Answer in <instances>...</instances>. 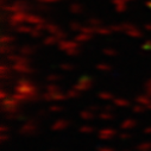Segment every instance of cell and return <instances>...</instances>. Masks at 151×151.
I'll list each match as a JSON object with an SVG mask.
<instances>
[{"label": "cell", "mask_w": 151, "mask_h": 151, "mask_svg": "<svg viewBox=\"0 0 151 151\" xmlns=\"http://www.w3.org/2000/svg\"><path fill=\"white\" fill-rule=\"evenodd\" d=\"M80 54V48H75V49H70L68 51H65V55L67 56H70V57H75Z\"/></svg>", "instance_id": "obj_42"}, {"label": "cell", "mask_w": 151, "mask_h": 151, "mask_svg": "<svg viewBox=\"0 0 151 151\" xmlns=\"http://www.w3.org/2000/svg\"><path fill=\"white\" fill-rule=\"evenodd\" d=\"M114 9H116V11L118 13H123V12H125L127 10V5L126 4H119V5H116Z\"/></svg>", "instance_id": "obj_43"}, {"label": "cell", "mask_w": 151, "mask_h": 151, "mask_svg": "<svg viewBox=\"0 0 151 151\" xmlns=\"http://www.w3.org/2000/svg\"><path fill=\"white\" fill-rule=\"evenodd\" d=\"M92 35H87V33H85V32H80V33H78L76 36L74 37V40L76 41L78 43H86V42H89L91 40H92Z\"/></svg>", "instance_id": "obj_18"}, {"label": "cell", "mask_w": 151, "mask_h": 151, "mask_svg": "<svg viewBox=\"0 0 151 151\" xmlns=\"http://www.w3.org/2000/svg\"><path fill=\"white\" fill-rule=\"evenodd\" d=\"M111 29L113 30V32H123V26H122V23H120V24H114V25H111Z\"/></svg>", "instance_id": "obj_45"}, {"label": "cell", "mask_w": 151, "mask_h": 151, "mask_svg": "<svg viewBox=\"0 0 151 151\" xmlns=\"http://www.w3.org/2000/svg\"><path fill=\"white\" fill-rule=\"evenodd\" d=\"M75 48H80V43H78L75 40H61L57 44V49L61 51H68L70 49H75Z\"/></svg>", "instance_id": "obj_7"}, {"label": "cell", "mask_w": 151, "mask_h": 151, "mask_svg": "<svg viewBox=\"0 0 151 151\" xmlns=\"http://www.w3.org/2000/svg\"><path fill=\"white\" fill-rule=\"evenodd\" d=\"M113 32V30L111 29V26H98L96 27V35H100V36H108Z\"/></svg>", "instance_id": "obj_26"}, {"label": "cell", "mask_w": 151, "mask_h": 151, "mask_svg": "<svg viewBox=\"0 0 151 151\" xmlns=\"http://www.w3.org/2000/svg\"><path fill=\"white\" fill-rule=\"evenodd\" d=\"M25 24H29L31 26H35V25H41V24H45V19L38 14L36 13H31V12H27L26 13V18H25Z\"/></svg>", "instance_id": "obj_9"}, {"label": "cell", "mask_w": 151, "mask_h": 151, "mask_svg": "<svg viewBox=\"0 0 151 151\" xmlns=\"http://www.w3.org/2000/svg\"><path fill=\"white\" fill-rule=\"evenodd\" d=\"M32 6L30 5L29 1H25V0H16L12 4H1V10L6 11V12H29V10H31Z\"/></svg>", "instance_id": "obj_2"}, {"label": "cell", "mask_w": 151, "mask_h": 151, "mask_svg": "<svg viewBox=\"0 0 151 151\" xmlns=\"http://www.w3.org/2000/svg\"><path fill=\"white\" fill-rule=\"evenodd\" d=\"M137 126V122L133 118H126L120 123V127L123 130H131Z\"/></svg>", "instance_id": "obj_14"}, {"label": "cell", "mask_w": 151, "mask_h": 151, "mask_svg": "<svg viewBox=\"0 0 151 151\" xmlns=\"http://www.w3.org/2000/svg\"><path fill=\"white\" fill-rule=\"evenodd\" d=\"M14 41H16V38L13 36H10V35H3L1 38H0L1 44H13Z\"/></svg>", "instance_id": "obj_29"}, {"label": "cell", "mask_w": 151, "mask_h": 151, "mask_svg": "<svg viewBox=\"0 0 151 151\" xmlns=\"http://www.w3.org/2000/svg\"><path fill=\"white\" fill-rule=\"evenodd\" d=\"M129 37H132V38H136V40H138V38H142L143 37V31L142 30H139L138 27H132L131 30H129V31H126L125 32Z\"/></svg>", "instance_id": "obj_21"}, {"label": "cell", "mask_w": 151, "mask_h": 151, "mask_svg": "<svg viewBox=\"0 0 151 151\" xmlns=\"http://www.w3.org/2000/svg\"><path fill=\"white\" fill-rule=\"evenodd\" d=\"M61 86L58 85H55V83H50V85H47L45 86V92H49V93H56V92H61Z\"/></svg>", "instance_id": "obj_32"}, {"label": "cell", "mask_w": 151, "mask_h": 151, "mask_svg": "<svg viewBox=\"0 0 151 151\" xmlns=\"http://www.w3.org/2000/svg\"><path fill=\"white\" fill-rule=\"evenodd\" d=\"M146 6L151 10V0H149V1H146Z\"/></svg>", "instance_id": "obj_57"}, {"label": "cell", "mask_w": 151, "mask_h": 151, "mask_svg": "<svg viewBox=\"0 0 151 151\" xmlns=\"http://www.w3.org/2000/svg\"><path fill=\"white\" fill-rule=\"evenodd\" d=\"M96 151H114V149L111 146H107V145H101V146L96 147Z\"/></svg>", "instance_id": "obj_47"}, {"label": "cell", "mask_w": 151, "mask_h": 151, "mask_svg": "<svg viewBox=\"0 0 151 151\" xmlns=\"http://www.w3.org/2000/svg\"><path fill=\"white\" fill-rule=\"evenodd\" d=\"M69 125H70V122H69V120L61 118V119H57L56 122L52 123L51 130H52V131H63V130H65L67 127H69Z\"/></svg>", "instance_id": "obj_11"}, {"label": "cell", "mask_w": 151, "mask_h": 151, "mask_svg": "<svg viewBox=\"0 0 151 151\" xmlns=\"http://www.w3.org/2000/svg\"><path fill=\"white\" fill-rule=\"evenodd\" d=\"M80 32H85V33H87V35H95L96 33V27H94V26H92V25H87V26H82V29H81V31Z\"/></svg>", "instance_id": "obj_34"}, {"label": "cell", "mask_w": 151, "mask_h": 151, "mask_svg": "<svg viewBox=\"0 0 151 151\" xmlns=\"http://www.w3.org/2000/svg\"><path fill=\"white\" fill-rule=\"evenodd\" d=\"M82 26L83 25H81L79 22H71L70 24H69V29L71 30V31H81V29H82Z\"/></svg>", "instance_id": "obj_38"}, {"label": "cell", "mask_w": 151, "mask_h": 151, "mask_svg": "<svg viewBox=\"0 0 151 151\" xmlns=\"http://www.w3.org/2000/svg\"><path fill=\"white\" fill-rule=\"evenodd\" d=\"M145 106H143V105H140V104H136L133 107H132V112L133 113H136V114H142V113H144L145 112Z\"/></svg>", "instance_id": "obj_37"}, {"label": "cell", "mask_w": 151, "mask_h": 151, "mask_svg": "<svg viewBox=\"0 0 151 151\" xmlns=\"http://www.w3.org/2000/svg\"><path fill=\"white\" fill-rule=\"evenodd\" d=\"M144 30H146V31L151 32V23H146V24L144 25Z\"/></svg>", "instance_id": "obj_55"}, {"label": "cell", "mask_w": 151, "mask_h": 151, "mask_svg": "<svg viewBox=\"0 0 151 151\" xmlns=\"http://www.w3.org/2000/svg\"><path fill=\"white\" fill-rule=\"evenodd\" d=\"M94 85V80L91 78V76H81L78 81V83L74 85V88H76L78 91H80L81 93L82 92H86L88 89H91Z\"/></svg>", "instance_id": "obj_4"}, {"label": "cell", "mask_w": 151, "mask_h": 151, "mask_svg": "<svg viewBox=\"0 0 151 151\" xmlns=\"http://www.w3.org/2000/svg\"><path fill=\"white\" fill-rule=\"evenodd\" d=\"M45 80L50 83H54V82H57V81H61L62 80V76L61 75H57V74H50L45 78Z\"/></svg>", "instance_id": "obj_35"}, {"label": "cell", "mask_w": 151, "mask_h": 151, "mask_svg": "<svg viewBox=\"0 0 151 151\" xmlns=\"http://www.w3.org/2000/svg\"><path fill=\"white\" fill-rule=\"evenodd\" d=\"M125 3H130V1H132V0H124Z\"/></svg>", "instance_id": "obj_58"}, {"label": "cell", "mask_w": 151, "mask_h": 151, "mask_svg": "<svg viewBox=\"0 0 151 151\" xmlns=\"http://www.w3.org/2000/svg\"><path fill=\"white\" fill-rule=\"evenodd\" d=\"M45 31V24H41V25H35L32 26V31L30 33V36L32 38H40L43 36V32Z\"/></svg>", "instance_id": "obj_12"}, {"label": "cell", "mask_w": 151, "mask_h": 151, "mask_svg": "<svg viewBox=\"0 0 151 151\" xmlns=\"http://www.w3.org/2000/svg\"><path fill=\"white\" fill-rule=\"evenodd\" d=\"M113 106H116V107H129L130 101L124 99V98H114L113 99Z\"/></svg>", "instance_id": "obj_25"}, {"label": "cell", "mask_w": 151, "mask_h": 151, "mask_svg": "<svg viewBox=\"0 0 151 151\" xmlns=\"http://www.w3.org/2000/svg\"><path fill=\"white\" fill-rule=\"evenodd\" d=\"M95 68L99 70V71H105V73H108L112 70V65L107 64V63H98L95 65Z\"/></svg>", "instance_id": "obj_33"}, {"label": "cell", "mask_w": 151, "mask_h": 151, "mask_svg": "<svg viewBox=\"0 0 151 151\" xmlns=\"http://www.w3.org/2000/svg\"><path fill=\"white\" fill-rule=\"evenodd\" d=\"M13 30L16 31V32H18V33H23V35H30L31 33V31H32V26L31 25H29V24H20V25H18V26H16V27H13Z\"/></svg>", "instance_id": "obj_15"}, {"label": "cell", "mask_w": 151, "mask_h": 151, "mask_svg": "<svg viewBox=\"0 0 151 151\" xmlns=\"http://www.w3.org/2000/svg\"><path fill=\"white\" fill-rule=\"evenodd\" d=\"M12 71H13V70H12V67H11V65L1 64V67H0V75H1V79H3V80L10 79Z\"/></svg>", "instance_id": "obj_16"}, {"label": "cell", "mask_w": 151, "mask_h": 151, "mask_svg": "<svg viewBox=\"0 0 151 151\" xmlns=\"http://www.w3.org/2000/svg\"><path fill=\"white\" fill-rule=\"evenodd\" d=\"M142 49L144 50H151V41H146L142 44Z\"/></svg>", "instance_id": "obj_51"}, {"label": "cell", "mask_w": 151, "mask_h": 151, "mask_svg": "<svg viewBox=\"0 0 151 151\" xmlns=\"http://www.w3.org/2000/svg\"><path fill=\"white\" fill-rule=\"evenodd\" d=\"M26 13L27 12H14L12 13L11 16H9V24L10 26L13 29L20 24H24L25 23V18H26Z\"/></svg>", "instance_id": "obj_5"}, {"label": "cell", "mask_w": 151, "mask_h": 151, "mask_svg": "<svg viewBox=\"0 0 151 151\" xmlns=\"http://www.w3.org/2000/svg\"><path fill=\"white\" fill-rule=\"evenodd\" d=\"M98 96H99V99H101V100H113L114 99V96H113V94L112 93H109V92H100L99 94H98Z\"/></svg>", "instance_id": "obj_36"}, {"label": "cell", "mask_w": 151, "mask_h": 151, "mask_svg": "<svg viewBox=\"0 0 151 151\" xmlns=\"http://www.w3.org/2000/svg\"><path fill=\"white\" fill-rule=\"evenodd\" d=\"M60 68L64 71H71L75 69V65L71 63H62V64H60Z\"/></svg>", "instance_id": "obj_41"}, {"label": "cell", "mask_w": 151, "mask_h": 151, "mask_svg": "<svg viewBox=\"0 0 151 151\" xmlns=\"http://www.w3.org/2000/svg\"><path fill=\"white\" fill-rule=\"evenodd\" d=\"M88 24L92 25V26H94V27H98V26H101L102 25V20L99 19V18H91L88 20Z\"/></svg>", "instance_id": "obj_40"}, {"label": "cell", "mask_w": 151, "mask_h": 151, "mask_svg": "<svg viewBox=\"0 0 151 151\" xmlns=\"http://www.w3.org/2000/svg\"><path fill=\"white\" fill-rule=\"evenodd\" d=\"M67 96H68V99H78V98L81 96V92L73 87L71 89H69L67 92Z\"/></svg>", "instance_id": "obj_27"}, {"label": "cell", "mask_w": 151, "mask_h": 151, "mask_svg": "<svg viewBox=\"0 0 151 151\" xmlns=\"http://www.w3.org/2000/svg\"><path fill=\"white\" fill-rule=\"evenodd\" d=\"M117 134V131L113 127H104L98 132V137L102 140H109Z\"/></svg>", "instance_id": "obj_10"}, {"label": "cell", "mask_w": 151, "mask_h": 151, "mask_svg": "<svg viewBox=\"0 0 151 151\" xmlns=\"http://www.w3.org/2000/svg\"><path fill=\"white\" fill-rule=\"evenodd\" d=\"M131 137H132V134H131V133H129V132H123V133H120V134H119V138H120V139H123V140L130 139Z\"/></svg>", "instance_id": "obj_49"}, {"label": "cell", "mask_w": 151, "mask_h": 151, "mask_svg": "<svg viewBox=\"0 0 151 151\" xmlns=\"http://www.w3.org/2000/svg\"><path fill=\"white\" fill-rule=\"evenodd\" d=\"M137 151H151V143L150 142H145V143H139L136 146Z\"/></svg>", "instance_id": "obj_31"}, {"label": "cell", "mask_w": 151, "mask_h": 151, "mask_svg": "<svg viewBox=\"0 0 151 151\" xmlns=\"http://www.w3.org/2000/svg\"><path fill=\"white\" fill-rule=\"evenodd\" d=\"M62 29L60 26H57L54 23H45V31L49 32L50 35H57Z\"/></svg>", "instance_id": "obj_22"}, {"label": "cell", "mask_w": 151, "mask_h": 151, "mask_svg": "<svg viewBox=\"0 0 151 151\" xmlns=\"http://www.w3.org/2000/svg\"><path fill=\"white\" fill-rule=\"evenodd\" d=\"M124 151H130V150H124Z\"/></svg>", "instance_id": "obj_60"}, {"label": "cell", "mask_w": 151, "mask_h": 151, "mask_svg": "<svg viewBox=\"0 0 151 151\" xmlns=\"http://www.w3.org/2000/svg\"><path fill=\"white\" fill-rule=\"evenodd\" d=\"M42 96H43V100H45V101H63V100L68 99L67 93H63L62 91L61 92H56V93L45 92Z\"/></svg>", "instance_id": "obj_8"}, {"label": "cell", "mask_w": 151, "mask_h": 151, "mask_svg": "<svg viewBox=\"0 0 151 151\" xmlns=\"http://www.w3.org/2000/svg\"><path fill=\"white\" fill-rule=\"evenodd\" d=\"M60 42V40L57 38V37L55 35H50V36H47L44 37L43 40V44L44 45H48V47H51V45H57Z\"/></svg>", "instance_id": "obj_19"}, {"label": "cell", "mask_w": 151, "mask_h": 151, "mask_svg": "<svg viewBox=\"0 0 151 151\" xmlns=\"http://www.w3.org/2000/svg\"><path fill=\"white\" fill-rule=\"evenodd\" d=\"M79 131H80V133H82V134H92V133L95 131V129H94L92 125H82V126L79 129Z\"/></svg>", "instance_id": "obj_30"}, {"label": "cell", "mask_w": 151, "mask_h": 151, "mask_svg": "<svg viewBox=\"0 0 151 151\" xmlns=\"http://www.w3.org/2000/svg\"><path fill=\"white\" fill-rule=\"evenodd\" d=\"M143 132H144V134H151V126L145 127V129L143 130Z\"/></svg>", "instance_id": "obj_54"}, {"label": "cell", "mask_w": 151, "mask_h": 151, "mask_svg": "<svg viewBox=\"0 0 151 151\" xmlns=\"http://www.w3.org/2000/svg\"><path fill=\"white\" fill-rule=\"evenodd\" d=\"M114 107H116V106H112V105H107V106H105V107H104V109H102V111H107V112H113V109H114Z\"/></svg>", "instance_id": "obj_52"}, {"label": "cell", "mask_w": 151, "mask_h": 151, "mask_svg": "<svg viewBox=\"0 0 151 151\" xmlns=\"http://www.w3.org/2000/svg\"><path fill=\"white\" fill-rule=\"evenodd\" d=\"M102 52H104L106 56H109V57H114V56L118 55L117 50H116V49H113V48H106V49L102 50Z\"/></svg>", "instance_id": "obj_39"}, {"label": "cell", "mask_w": 151, "mask_h": 151, "mask_svg": "<svg viewBox=\"0 0 151 151\" xmlns=\"http://www.w3.org/2000/svg\"><path fill=\"white\" fill-rule=\"evenodd\" d=\"M7 140H10V134H9V133H1V137H0V142H1V143H6Z\"/></svg>", "instance_id": "obj_50"}, {"label": "cell", "mask_w": 151, "mask_h": 151, "mask_svg": "<svg viewBox=\"0 0 151 151\" xmlns=\"http://www.w3.org/2000/svg\"><path fill=\"white\" fill-rule=\"evenodd\" d=\"M147 108H149V109H151V104H150V105L147 106Z\"/></svg>", "instance_id": "obj_59"}, {"label": "cell", "mask_w": 151, "mask_h": 151, "mask_svg": "<svg viewBox=\"0 0 151 151\" xmlns=\"http://www.w3.org/2000/svg\"><path fill=\"white\" fill-rule=\"evenodd\" d=\"M37 131H38V127H37V124L33 120H30V122L25 123L19 129V133L22 136H33V134L37 133Z\"/></svg>", "instance_id": "obj_6"}, {"label": "cell", "mask_w": 151, "mask_h": 151, "mask_svg": "<svg viewBox=\"0 0 151 151\" xmlns=\"http://www.w3.org/2000/svg\"><path fill=\"white\" fill-rule=\"evenodd\" d=\"M9 96H10V93H7V92L5 91V88H3L1 91H0V99H1V100L7 99Z\"/></svg>", "instance_id": "obj_48"}, {"label": "cell", "mask_w": 151, "mask_h": 151, "mask_svg": "<svg viewBox=\"0 0 151 151\" xmlns=\"http://www.w3.org/2000/svg\"><path fill=\"white\" fill-rule=\"evenodd\" d=\"M114 117L116 116L113 114V112H107V111H102L99 114V118L102 119V120H113Z\"/></svg>", "instance_id": "obj_28"}, {"label": "cell", "mask_w": 151, "mask_h": 151, "mask_svg": "<svg viewBox=\"0 0 151 151\" xmlns=\"http://www.w3.org/2000/svg\"><path fill=\"white\" fill-rule=\"evenodd\" d=\"M62 109H63V107L60 105H51L49 107V112H51V113H57V112H61Z\"/></svg>", "instance_id": "obj_44"}, {"label": "cell", "mask_w": 151, "mask_h": 151, "mask_svg": "<svg viewBox=\"0 0 151 151\" xmlns=\"http://www.w3.org/2000/svg\"><path fill=\"white\" fill-rule=\"evenodd\" d=\"M80 118L88 122V120H93L95 118V113L92 112L91 109H85V111H81L80 112Z\"/></svg>", "instance_id": "obj_23"}, {"label": "cell", "mask_w": 151, "mask_h": 151, "mask_svg": "<svg viewBox=\"0 0 151 151\" xmlns=\"http://www.w3.org/2000/svg\"><path fill=\"white\" fill-rule=\"evenodd\" d=\"M136 102H137V104H140V105H143V106H145V107L147 108V106L151 104V98L145 93V94H143V95H138V96L136 98Z\"/></svg>", "instance_id": "obj_20"}, {"label": "cell", "mask_w": 151, "mask_h": 151, "mask_svg": "<svg viewBox=\"0 0 151 151\" xmlns=\"http://www.w3.org/2000/svg\"><path fill=\"white\" fill-rule=\"evenodd\" d=\"M38 4H55V3H60L61 0H36Z\"/></svg>", "instance_id": "obj_46"}, {"label": "cell", "mask_w": 151, "mask_h": 151, "mask_svg": "<svg viewBox=\"0 0 151 151\" xmlns=\"http://www.w3.org/2000/svg\"><path fill=\"white\" fill-rule=\"evenodd\" d=\"M6 131H9V127L4 124V125H1V133H6Z\"/></svg>", "instance_id": "obj_56"}, {"label": "cell", "mask_w": 151, "mask_h": 151, "mask_svg": "<svg viewBox=\"0 0 151 151\" xmlns=\"http://www.w3.org/2000/svg\"><path fill=\"white\" fill-rule=\"evenodd\" d=\"M11 67L14 73H18L19 75H23V76L24 75H31L36 71L30 63H13L11 64Z\"/></svg>", "instance_id": "obj_3"}, {"label": "cell", "mask_w": 151, "mask_h": 151, "mask_svg": "<svg viewBox=\"0 0 151 151\" xmlns=\"http://www.w3.org/2000/svg\"><path fill=\"white\" fill-rule=\"evenodd\" d=\"M16 50H17V48L13 44H1V48H0V52H1L4 56L14 54Z\"/></svg>", "instance_id": "obj_17"}, {"label": "cell", "mask_w": 151, "mask_h": 151, "mask_svg": "<svg viewBox=\"0 0 151 151\" xmlns=\"http://www.w3.org/2000/svg\"><path fill=\"white\" fill-rule=\"evenodd\" d=\"M36 51H37V47H35V45H23L22 48H19V52L27 57L33 55Z\"/></svg>", "instance_id": "obj_13"}, {"label": "cell", "mask_w": 151, "mask_h": 151, "mask_svg": "<svg viewBox=\"0 0 151 151\" xmlns=\"http://www.w3.org/2000/svg\"><path fill=\"white\" fill-rule=\"evenodd\" d=\"M88 109H91L92 112H94V111H99V109H100V107H98V105H91Z\"/></svg>", "instance_id": "obj_53"}, {"label": "cell", "mask_w": 151, "mask_h": 151, "mask_svg": "<svg viewBox=\"0 0 151 151\" xmlns=\"http://www.w3.org/2000/svg\"><path fill=\"white\" fill-rule=\"evenodd\" d=\"M69 11L73 14H80L83 11V6L81 4H79V3H73V4L69 5Z\"/></svg>", "instance_id": "obj_24"}, {"label": "cell", "mask_w": 151, "mask_h": 151, "mask_svg": "<svg viewBox=\"0 0 151 151\" xmlns=\"http://www.w3.org/2000/svg\"><path fill=\"white\" fill-rule=\"evenodd\" d=\"M50 151H54V150H50Z\"/></svg>", "instance_id": "obj_61"}, {"label": "cell", "mask_w": 151, "mask_h": 151, "mask_svg": "<svg viewBox=\"0 0 151 151\" xmlns=\"http://www.w3.org/2000/svg\"><path fill=\"white\" fill-rule=\"evenodd\" d=\"M14 93L23 94L27 98L29 101H36L38 99V88L33 82H31L25 76L19 78V80L14 85Z\"/></svg>", "instance_id": "obj_1"}]
</instances>
